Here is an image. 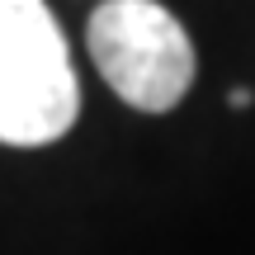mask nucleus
Wrapping results in <instances>:
<instances>
[{"label":"nucleus","instance_id":"f257e3e1","mask_svg":"<svg viewBox=\"0 0 255 255\" xmlns=\"http://www.w3.org/2000/svg\"><path fill=\"white\" fill-rule=\"evenodd\" d=\"M81 119V81L43 0H0V142L47 146Z\"/></svg>","mask_w":255,"mask_h":255},{"label":"nucleus","instance_id":"f03ea898","mask_svg":"<svg viewBox=\"0 0 255 255\" xmlns=\"http://www.w3.org/2000/svg\"><path fill=\"white\" fill-rule=\"evenodd\" d=\"M104 85L137 114H170L194 85L189 28L161 0H104L85 28Z\"/></svg>","mask_w":255,"mask_h":255},{"label":"nucleus","instance_id":"7ed1b4c3","mask_svg":"<svg viewBox=\"0 0 255 255\" xmlns=\"http://www.w3.org/2000/svg\"><path fill=\"white\" fill-rule=\"evenodd\" d=\"M232 109H251V90L241 85V90H232Z\"/></svg>","mask_w":255,"mask_h":255}]
</instances>
